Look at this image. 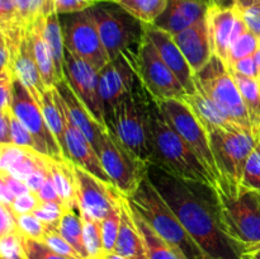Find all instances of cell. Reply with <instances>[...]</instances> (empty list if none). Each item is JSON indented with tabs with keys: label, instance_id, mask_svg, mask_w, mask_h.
<instances>
[{
	"label": "cell",
	"instance_id": "cell-1",
	"mask_svg": "<svg viewBox=\"0 0 260 259\" xmlns=\"http://www.w3.org/2000/svg\"><path fill=\"white\" fill-rule=\"evenodd\" d=\"M147 177L162 196L207 259H243V250L229 238L218 217L212 185L188 182L154 164Z\"/></svg>",
	"mask_w": 260,
	"mask_h": 259
},
{
	"label": "cell",
	"instance_id": "cell-2",
	"mask_svg": "<svg viewBox=\"0 0 260 259\" xmlns=\"http://www.w3.org/2000/svg\"><path fill=\"white\" fill-rule=\"evenodd\" d=\"M150 164L180 179L216 187L215 179L173 127L152 96L150 101Z\"/></svg>",
	"mask_w": 260,
	"mask_h": 259
},
{
	"label": "cell",
	"instance_id": "cell-3",
	"mask_svg": "<svg viewBox=\"0 0 260 259\" xmlns=\"http://www.w3.org/2000/svg\"><path fill=\"white\" fill-rule=\"evenodd\" d=\"M218 217L226 235L244 251L260 246V192L221 179L216 184Z\"/></svg>",
	"mask_w": 260,
	"mask_h": 259
},
{
	"label": "cell",
	"instance_id": "cell-4",
	"mask_svg": "<svg viewBox=\"0 0 260 259\" xmlns=\"http://www.w3.org/2000/svg\"><path fill=\"white\" fill-rule=\"evenodd\" d=\"M150 101L151 95L137 79L128 94L106 114V127L141 161L150 164Z\"/></svg>",
	"mask_w": 260,
	"mask_h": 259
},
{
	"label": "cell",
	"instance_id": "cell-5",
	"mask_svg": "<svg viewBox=\"0 0 260 259\" xmlns=\"http://www.w3.org/2000/svg\"><path fill=\"white\" fill-rule=\"evenodd\" d=\"M127 198L141 217L185 259H207L147 175Z\"/></svg>",
	"mask_w": 260,
	"mask_h": 259
},
{
	"label": "cell",
	"instance_id": "cell-6",
	"mask_svg": "<svg viewBox=\"0 0 260 259\" xmlns=\"http://www.w3.org/2000/svg\"><path fill=\"white\" fill-rule=\"evenodd\" d=\"M109 60H113L144 36V23L112 0H98L89 9Z\"/></svg>",
	"mask_w": 260,
	"mask_h": 259
},
{
	"label": "cell",
	"instance_id": "cell-7",
	"mask_svg": "<svg viewBox=\"0 0 260 259\" xmlns=\"http://www.w3.org/2000/svg\"><path fill=\"white\" fill-rule=\"evenodd\" d=\"M194 83L201 86L218 108L236 124L254 134L238 84L229 66L221 58L213 55L210 62L200 73L194 74Z\"/></svg>",
	"mask_w": 260,
	"mask_h": 259
},
{
	"label": "cell",
	"instance_id": "cell-8",
	"mask_svg": "<svg viewBox=\"0 0 260 259\" xmlns=\"http://www.w3.org/2000/svg\"><path fill=\"white\" fill-rule=\"evenodd\" d=\"M132 56L137 78L152 98L170 101L183 99L187 94L179 79L160 57L156 47L145 32Z\"/></svg>",
	"mask_w": 260,
	"mask_h": 259
},
{
	"label": "cell",
	"instance_id": "cell-9",
	"mask_svg": "<svg viewBox=\"0 0 260 259\" xmlns=\"http://www.w3.org/2000/svg\"><path fill=\"white\" fill-rule=\"evenodd\" d=\"M98 155L112 184L127 197L147 175L150 164L137 159L107 127L102 132Z\"/></svg>",
	"mask_w": 260,
	"mask_h": 259
},
{
	"label": "cell",
	"instance_id": "cell-10",
	"mask_svg": "<svg viewBox=\"0 0 260 259\" xmlns=\"http://www.w3.org/2000/svg\"><path fill=\"white\" fill-rule=\"evenodd\" d=\"M160 108L164 112L167 118L173 124L178 134L189 145L200 161L205 165L211 177L215 179L216 184L221 180L220 172L216 164L215 155L211 147L210 135L200 119L197 118L192 109L182 99H170V101H157Z\"/></svg>",
	"mask_w": 260,
	"mask_h": 259
},
{
	"label": "cell",
	"instance_id": "cell-11",
	"mask_svg": "<svg viewBox=\"0 0 260 259\" xmlns=\"http://www.w3.org/2000/svg\"><path fill=\"white\" fill-rule=\"evenodd\" d=\"M208 135L221 179L241 184L246 160L258 137L244 130H213Z\"/></svg>",
	"mask_w": 260,
	"mask_h": 259
},
{
	"label": "cell",
	"instance_id": "cell-12",
	"mask_svg": "<svg viewBox=\"0 0 260 259\" xmlns=\"http://www.w3.org/2000/svg\"><path fill=\"white\" fill-rule=\"evenodd\" d=\"M60 17L66 50L101 71L111 60L89 9Z\"/></svg>",
	"mask_w": 260,
	"mask_h": 259
},
{
	"label": "cell",
	"instance_id": "cell-13",
	"mask_svg": "<svg viewBox=\"0 0 260 259\" xmlns=\"http://www.w3.org/2000/svg\"><path fill=\"white\" fill-rule=\"evenodd\" d=\"M12 111L35 137L38 152L52 159H65L60 145L46 123L42 108L18 79H15L14 83Z\"/></svg>",
	"mask_w": 260,
	"mask_h": 259
},
{
	"label": "cell",
	"instance_id": "cell-14",
	"mask_svg": "<svg viewBox=\"0 0 260 259\" xmlns=\"http://www.w3.org/2000/svg\"><path fill=\"white\" fill-rule=\"evenodd\" d=\"M79 213L102 221L118 205L121 192L84 168L75 165Z\"/></svg>",
	"mask_w": 260,
	"mask_h": 259
},
{
	"label": "cell",
	"instance_id": "cell-15",
	"mask_svg": "<svg viewBox=\"0 0 260 259\" xmlns=\"http://www.w3.org/2000/svg\"><path fill=\"white\" fill-rule=\"evenodd\" d=\"M63 73L69 85L78 98L85 104L91 116L95 121L106 126L103 102L99 93V71L85 60L79 58L66 50Z\"/></svg>",
	"mask_w": 260,
	"mask_h": 259
},
{
	"label": "cell",
	"instance_id": "cell-16",
	"mask_svg": "<svg viewBox=\"0 0 260 259\" xmlns=\"http://www.w3.org/2000/svg\"><path fill=\"white\" fill-rule=\"evenodd\" d=\"M132 53L134 51L131 48L124 51L99 71V93L103 102L104 118L106 114L132 90L139 79Z\"/></svg>",
	"mask_w": 260,
	"mask_h": 259
},
{
	"label": "cell",
	"instance_id": "cell-17",
	"mask_svg": "<svg viewBox=\"0 0 260 259\" xmlns=\"http://www.w3.org/2000/svg\"><path fill=\"white\" fill-rule=\"evenodd\" d=\"M144 32L154 43L160 57L164 60L168 68L179 79L185 93H194L197 89L194 83V73L188 63L185 56L178 47L174 36L168 30L157 27L154 23H144Z\"/></svg>",
	"mask_w": 260,
	"mask_h": 259
},
{
	"label": "cell",
	"instance_id": "cell-18",
	"mask_svg": "<svg viewBox=\"0 0 260 259\" xmlns=\"http://www.w3.org/2000/svg\"><path fill=\"white\" fill-rule=\"evenodd\" d=\"M53 93H55L57 103L60 104V101L57 98V91L53 88ZM61 107V104H60ZM61 111L63 114V122H65V137H66V151H68V159L71 160L75 165L84 168L85 170L90 172L91 174L96 175L101 178L102 180L107 183H111L108 174L104 170L103 165H102L101 157H99L98 152L90 144L85 135L71 122L68 114L61 107ZM112 184V183H111Z\"/></svg>",
	"mask_w": 260,
	"mask_h": 259
},
{
	"label": "cell",
	"instance_id": "cell-19",
	"mask_svg": "<svg viewBox=\"0 0 260 259\" xmlns=\"http://www.w3.org/2000/svg\"><path fill=\"white\" fill-rule=\"evenodd\" d=\"M57 91V98L60 101L61 107L68 114L74 124L83 132L86 139L90 141L95 151H99V144H101V136L106 126L95 121L85 104L78 98L71 86L66 81V79L58 81L55 86Z\"/></svg>",
	"mask_w": 260,
	"mask_h": 259
},
{
	"label": "cell",
	"instance_id": "cell-20",
	"mask_svg": "<svg viewBox=\"0 0 260 259\" xmlns=\"http://www.w3.org/2000/svg\"><path fill=\"white\" fill-rule=\"evenodd\" d=\"M174 40L194 74L200 73L212 58L213 51L207 17L174 35Z\"/></svg>",
	"mask_w": 260,
	"mask_h": 259
},
{
	"label": "cell",
	"instance_id": "cell-21",
	"mask_svg": "<svg viewBox=\"0 0 260 259\" xmlns=\"http://www.w3.org/2000/svg\"><path fill=\"white\" fill-rule=\"evenodd\" d=\"M240 18V10L233 8H211L207 13L208 30L213 55L229 66V55L233 45L235 28Z\"/></svg>",
	"mask_w": 260,
	"mask_h": 259
},
{
	"label": "cell",
	"instance_id": "cell-22",
	"mask_svg": "<svg viewBox=\"0 0 260 259\" xmlns=\"http://www.w3.org/2000/svg\"><path fill=\"white\" fill-rule=\"evenodd\" d=\"M48 156L28 147L14 144H2L0 146V169L25 183L30 174L47 164Z\"/></svg>",
	"mask_w": 260,
	"mask_h": 259
},
{
	"label": "cell",
	"instance_id": "cell-23",
	"mask_svg": "<svg viewBox=\"0 0 260 259\" xmlns=\"http://www.w3.org/2000/svg\"><path fill=\"white\" fill-rule=\"evenodd\" d=\"M13 73H14L15 79H18L28 89V91L40 104L47 88L43 84L35 55H33L28 29H25L15 51L14 58H13Z\"/></svg>",
	"mask_w": 260,
	"mask_h": 259
},
{
	"label": "cell",
	"instance_id": "cell-24",
	"mask_svg": "<svg viewBox=\"0 0 260 259\" xmlns=\"http://www.w3.org/2000/svg\"><path fill=\"white\" fill-rule=\"evenodd\" d=\"M196 86L197 89L194 93L185 94L182 101L192 109V112L197 116L201 123L205 126L207 132L213 131V130H226V131L244 130L239 124H236L228 114L223 113L201 86H198L197 84Z\"/></svg>",
	"mask_w": 260,
	"mask_h": 259
},
{
	"label": "cell",
	"instance_id": "cell-25",
	"mask_svg": "<svg viewBox=\"0 0 260 259\" xmlns=\"http://www.w3.org/2000/svg\"><path fill=\"white\" fill-rule=\"evenodd\" d=\"M119 206H121V225H119L114 253L128 259H149L145 241L132 216V208L128 198L122 193L119 197Z\"/></svg>",
	"mask_w": 260,
	"mask_h": 259
},
{
	"label": "cell",
	"instance_id": "cell-26",
	"mask_svg": "<svg viewBox=\"0 0 260 259\" xmlns=\"http://www.w3.org/2000/svg\"><path fill=\"white\" fill-rule=\"evenodd\" d=\"M207 13L208 8L197 0H168L167 9L154 24L174 36L207 17Z\"/></svg>",
	"mask_w": 260,
	"mask_h": 259
},
{
	"label": "cell",
	"instance_id": "cell-27",
	"mask_svg": "<svg viewBox=\"0 0 260 259\" xmlns=\"http://www.w3.org/2000/svg\"><path fill=\"white\" fill-rule=\"evenodd\" d=\"M45 19L46 18H41V19L36 20L27 29L28 36H29L30 46H32L33 55H35L36 62H37L43 84H45L47 89H52L60 81V78L57 75V70H56L52 53H51L50 47H48L47 42H46L45 32H43Z\"/></svg>",
	"mask_w": 260,
	"mask_h": 259
},
{
	"label": "cell",
	"instance_id": "cell-28",
	"mask_svg": "<svg viewBox=\"0 0 260 259\" xmlns=\"http://www.w3.org/2000/svg\"><path fill=\"white\" fill-rule=\"evenodd\" d=\"M48 169L55 182L56 190L65 208L79 211L75 164L69 159L57 160L48 157Z\"/></svg>",
	"mask_w": 260,
	"mask_h": 259
},
{
	"label": "cell",
	"instance_id": "cell-29",
	"mask_svg": "<svg viewBox=\"0 0 260 259\" xmlns=\"http://www.w3.org/2000/svg\"><path fill=\"white\" fill-rule=\"evenodd\" d=\"M131 205V203H129ZM132 208V216L136 222L137 228H139L140 233H141L142 239L145 241V246H146L147 258L149 259H185V256L178 250L177 248L168 243L165 239H162L144 218L141 217L139 212Z\"/></svg>",
	"mask_w": 260,
	"mask_h": 259
},
{
	"label": "cell",
	"instance_id": "cell-30",
	"mask_svg": "<svg viewBox=\"0 0 260 259\" xmlns=\"http://www.w3.org/2000/svg\"><path fill=\"white\" fill-rule=\"evenodd\" d=\"M43 32H45L46 42H47L48 47H50L53 61H55L57 75L58 78H60V80H62V79H65L63 68H65L66 46H65V38H63V30H62V25H61L60 15H58L57 13L53 12L51 13L48 17H46Z\"/></svg>",
	"mask_w": 260,
	"mask_h": 259
},
{
	"label": "cell",
	"instance_id": "cell-31",
	"mask_svg": "<svg viewBox=\"0 0 260 259\" xmlns=\"http://www.w3.org/2000/svg\"><path fill=\"white\" fill-rule=\"evenodd\" d=\"M42 108L43 117L47 123L48 128L55 136L56 141L60 145L61 150L65 159H68V151H66V137H65V122H63V114L61 111L60 104L57 103L55 93L52 89H47L43 94L40 103Z\"/></svg>",
	"mask_w": 260,
	"mask_h": 259
},
{
	"label": "cell",
	"instance_id": "cell-32",
	"mask_svg": "<svg viewBox=\"0 0 260 259\" xmlns=\"http://www.w3.org/2000/svg\"><path fill=\"white\" fill-rule=\"evenodd\" d=\"M233 76L248 111L254 134L258 137L260 128V80L258 78H248L236 73H233Z\"/></svg>",
	"mask_w": 260,
	"mask_h": 259
},
{
	"label": "cell",
	"instance_id": "cell-33",
	"mask_svg": "<svg viewBox=\"0 0 260 259\" xmlns=\"http://www.w3.org/2000/svg\"><path fill=\"white\" fill-rule=\"evenodd\" d=\"M57 231L73 245L81 259H89L84 243V228L80 213H76L74 210H65L58 222Z\"/></svg>",
	"mask_w": 260,
	"mask_h": 259
},
{
	"label": "cell",
	"instance_id": "cell-34",
	"mask_svg": "<svg viewBox=\"0 0 260 259\" xmlns=\"http://www.w3.org/2000/svg\"><path fill=\"white\" fill-rule=\"evenodd\" d=\"M142 23H155L165 12L168 0H112Z\"/></svg>",
	"mask_w": 260,
	"mask_h": 259
},
{
	"label": "cell",
	"instance_id": "cell-35",
	"mask_svg": "<svg viewBox=\"0 0 260 259\" xmlns=\"http://www.w3.org/2000/svg\"><path fill=\"white\" fill-rule=\"evenodd\" d=\"M19 20L24 28L46 18L55 10V0H15Z\"/></svg>",
	"mask_w": 260,
	"mask_h": 259
},
{
	"label": "cell",
	"instance_id": "cell-36",
	"mask_svg": "<svg viewBox=\"0 0 260 259\" xmlns=\"http://www.w3.org/2000/svg\"><path fill=\"white\" fill-rule=\"evenodd\" d=\"M80 216L84 228V243H85L89 259H102V256L104 255V246L101 221L94 220L85 215Z\"/></svg>",
	"mask_w": 260,
	"mask_h": 259
},
{
	"label": "cell",
	"instance_id": "cell-37",
	"mask_svg": "<svg viewBox=\"0 0 260 259\" xmlns=\"http://www.w3.org/2000/svg\"><path fill=\"white\" fill-rule=\"evenodd\" d=\"M260 50V38L251 33L250 30H246L243 35L239 36L233 42L230 48V55H229V69L241 58L249 57V56H255V53Z\"/></svg>",
	"mask_w": 260,
	"mask_h": 259
},
{
	"label": "cell",
	"instance_id": "cell-38",
	"mask_svg": "<svg viewBox=\"0 0 260 259\" xmlns=\"http://www.w3.org/2000/svg\"><path fill=\"white\" fill-rule=\"evenodd\" d=\"M119 225H121V206H119L118 201V205L114 206L111 212L107 215V217L101 221L104 254L114 251L119 233Z\"/></svg>",
	"mask_w": 260,
	"mask_h": 259
},
{
	"label": "cell",
	"instance_id": "cell-39",
	"mask_svg": "<svg viewBox=\"0 0 260 259\" xmlns=\"http://www.w3.org/2000/svg\"><path fill=\"white\" fill-rule=\"evenodd\" d=\"M241 185L249 189L259 190L260 192V139L258 137L255 146L251 150L248 160H246L245 169H244Z\"/></svg>",
	"mask_w": 260,
	"mask_h": 259
},
{
	"label": "cell",
	"instance_id": "cell-40",
	"mask_svg": "<svg viewBox=\"0 0 260 259\" xmlns=\"http://www.w3.org/2000/svg\"><path fill=\"white\" fill-rule=\"evenodd\" d=\"M17 223L20 235L33 239V240L42 241L47 233V226L33 213L17 215Z\"/></svg>",
	"mask_w": 260,
	"mask_h": 259
},
{
	"label": "cell",
	"instance_id": "cell-41",
	"mask_svg": "<svg viewBox=\"0 0 260 259\" xmlns=\"http://www.w3.org/2000/svg\"><path fill=\"white\" fill-rule=\"evenodd\" d=\"M0 259H28L20 233L0 238Z\"/></svg>",
	"mask_w": 260,
	"mask_h": 259
},
{
	"label": "cell",
	"instance_id": "cell-42",
	"mask_svg": "<svg viewBox=\"0 0 260 259\" xmlns=\"http://www.w3.org/2000/svg\"><path fill=\"white\" fill-rule=\"evenodd\" d=\"M65 210H68V208H65V206L61 205V203L41 201L37 208L33 211V215L40 218L47 228L57 229L58 222H60Z\"/></svg>",
	"mask_w": 260,
	"mask_h": 259
},
{
	"label": "cell",
	"instance_id": "cell-43",
	"mask_svg": "<svg viewBox=\"0 0 260 259\" xmlns=\"http://www.w3.org/2000/svg\"><path fill=\"white\" fill-rule=\"evenodd\" d=\"M42 243H45L48 248L52 249V250L56 251L57 254H61V255L68 256V258L71 259H81L80 255L78 254V251H76L75 249L73 248V245L58 233L57 229L47 228V233H46Z\"/></svg>",
	"mask_w": 260,
	"mask_h": 259
},
{
	"label": "cell",
	"instance_id": "cell-44",
	"mask_svg": "<svg viewBox=\"0 0 260 259\" xmlns=\"http://www.w3.org/2000/svg\"><path fill=\"white\" fill-rule=\"evenodd\" d=\"M15 0H0V32L23 29Z\"/></svg>",
	"mask_w": 260,
	"mask_h": 259
},
{
	"label": "cell",
	"instance_id": "cell-45",
	"mask_svg": "<svg viewBox=\"0 0 260 259\" xmlns=\"http://www.w3.org/2000/svg\"><path fill=\"white\" fill-rule=\"evenodd\" d=\"M22 239L28 259H71L68 258V256L61 255V254H57L42 241L33 240V239L25 238L23 235Z\"/></svg>",
	"mask_w": 260,
	"mask_h": 259
},
{
	"label": "cell",
	"instance_id": "cell-46",
	"mask_svg": "<svg viewBox=\"0 0 260 259\" xmlns=\"http://www.w3.org/2000/svg\"><path fill=\"white\" fill-rule=\"evenodd\" d=\"M10 134H12V144L38 151L35 137L25 128L24 124L14 116V113H12V119H10Z\"/></svg>",
	"mask_w": 260,
	"mask_h": 259
},
{
	"label": "cell",
	"instance_id": "cell-47",
	"mask_svg": "<svg viewBox=\"0 0 260 259\" xmlns=\"http://www.w3.org/2000/svg\"><path fill=\"white\" fill-rule=\"evenodd\" d=\"M15 76L9 70H0V111H12Z\"/></svg>",
	"mask_w": 260,
	"mask_h": 259
},
{
	"label": "cell",
	"instance_id": "cell-48",
	"mask_svg": "<svg viewBox=\"0 0 260 259\" xmlns=\"http://www.w3.org/2000/svg\"><path fill=\"white\" fill-rule=\"evenodd\" d=\"M98 0H55V10L58 15L84 12L93 7Z\"/></svg>",
	"mask_w": 260,
	"mask_h": 259
},
{
	"label": "cell",
	"instance_id": "cell-49",
	"mask_svg": "<svg viewBox=\"0 0 260 259\" xmlns=\"http://www.w3.org/2000/svg\"><path fill=\"white\" fill-rule=\"evenodd\" d=\"M41 200L37 193L27 192L24 195L17 196L10 207L17 215H25V213H33V211L37 208Z\"/></svg>",
	"mask_w": 260,
	"mask_h": 259
},
{
	"label": "cell",
	"instance_id": "cell-50",
	"mask_svg": "<svg viewBox=\"0 0 260 259\" xmlns=\"http://www.w3.org/2000/svg\"><path fill=\"white\" fill-rule=\"evenodd\" d=\"M0 215H2V226H0V236L8 235V234L19 233L17 223V213L13 211L10 206H0Z\"/></svg>",
	"mask_w": 260,
	"mask_h": 259
},
{
	"label": "cell",
	"instance_id": "cell-51",
	"mask_svg": "<svg viewBox=\"0 0 260 259\" xmlns=\"http://www.w3.org/2000/svg\"><path fill=\"white\" fill-rule=\"evenodd\" d=\"M240 13L248 29L260 38V3L240 10Z\"/></svg>",
	"mask_w": 260,
	"mask_h": 259
},
{
	"label": "cell",
	"instance_id": "cell-52",
	"mask_svg": "<svg viewBox=\"0 0 260 259\" xmlns=\"http://www.w3.org/2000/svg\"><path fill=\"white\" fill-rule=\"evenodd\" d=\"M230 70L243 76H248V78H258V65H256L255 56H249V57L236 61L231 66Z\"/></svg>",
	"mask_w": 260,
	"mask_h": 259
},
{
	"label": "cell",
	"instance_id": "cell-53",
	"mask_svg": "<svg viewBox=\"0 0 260 259\" xmlns=\"http://www.w3.org/2000/svg\"><path fill=\"white\" fill-rule=\"evenodd\" d=\"M37 196L40 197L41 201H46V202H57L62 205L60 200V196H58L57 190H56L55 182H53V178L51 175L50 169H48V174L46 177L45 183H43L42 188L40 189V192L37 193Z\"/></svg>",
	"mask_w": 260,
	"mask_h": 259
},
{
	"label": "cell",
	"instance_id": "cell-54",
	"mask_svg": "<svg viewBox=\"0 0 260 259\" xmlns=\"http://www.w3.org/2000/svg\"><path fill=\"white\" fill-rule=\"evenodd\" d=\"M0 180L5 182V184L12 189V192L14 193L15 196H20L24 195V193L27 192H30L29 188L27 187V184H25L24 182L19 180L18 178L13 177L9 173L3 172V170H0Z\"/></svg>",
	"mask_w": 260,
	"mask_h": 259
},
{
	"label": "cell",
	"instance_id": "cell-55",
	"mask_svg": "<svg viewBox=\"0 0 260 259\" xmlns=\"http://www.w3.org/2000/svg\"><path fill=\"white\" fill-rule=\"evenodd\" d=\"M13 111H0V142L2 144H12V134H10V119Z\"/></svg>",
	"mask_w": 260,
	"mask_h": 259
},
{
	"label": "cell",
	"instance_id": "cell-56",
	"mask_svg": "<svg viewBox=\"0 0 260 259\" xmlns=\"http://www.w3.org/2000/svg\"><path fill=\"white\" fill-rule=\"evenodd\" d=\"M15 197H17V196H15L14 193L12 192V189L5 184V182L0 180V202H2L3 205L12 206Z\"/></svg>",
	"mask_w": 260,
	"mask_h": 259
},
{
	"label": "cell",
	"instance_id": "cell-57",
	"mask_svg": "<svg viewBox=\"0 0 260 259\" xmlns=\"http://www.w3.org/2000/svg\"><path fill=\"white\" fill-rule=\"evenodd\" d=\"M201 4L207 7L208 9L211 8H233L235 7V0H197Z\"/></svg>",
	"mask_w": 260,
	"mask_h": 259
},
{
	"label": "cell",
	"instance_id": "cell-58",
	"mask_svg": "<svg viewBox=\"0 0 260 259\" xmlns=\"http://www.w3.org/2000/svg\"><path fill=\"white\" fill-rule=\"evenodd\" d=\"M260 0H235V7L238 8L239 10H243L245 8L251 7V5L259 4Z\"/></svg>",
	"mask_w": 260,
	"mask_h": 259
},
{
	"label": "cell",
	"instance_id": "cell-59",
	"mask_svg": "<svg viewBox=\"0 0 260 259\" xmlns=\"http://www.w3.org/2000/svg\"><path fill=\"white\" fill-rule=\"evenodd\" d=\"M243 259H260V246L244 251Z\"/></svg>",
	"mask_w": 260,
	"mask_h": 259
},
{
	"label": "cell",
	"instance_id": "cell-60",
	"mask_svg": "<svg viewBox=\"0 0 260 259\" xmlns=\"http://www.w3.org/2000/svg\"><path fill=\"white\" fill-rule=\"evenodd\" d=\"M102 259H128V258H126V256H122V255H119V254L112 251V253L104 254V255L102 256Z\"/></svg>",
	"mask_w": 260,
	"mask_h": 259
},
{
	"label": "cell",
	"instance_id": "cell-61",
	"mask_svg": "<svg viewBox=\"0 0 260 259\" xmlns=\"http://www.w3.org/2000/svg\"><path fill=\"white\" fill-rule=\"evenodd\" d=\"M255 60H256V65H258V79L260 80V50L255 53Z\"/></svg>",
	"mask_w": 260,
	"mask_h": 259
},
{
	"label": "cell",
	"instance_id": "cell-62",
	"mask_svg": "<svg viewBox=\"0 0 260 259\" xmlns=\"http://www.w3.org/2000/svg\"><path fill=\"white\" fill-rule=\"evenodd\" d=\"M258 137L260 139V128H259V132H258Z\"/></svg>",
	"mask_w": 260,
	"mask_h": 259
}]
</instances>
